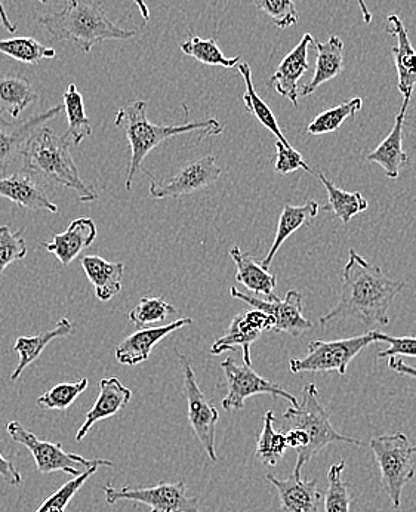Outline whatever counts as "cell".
I'll list each match as a JSON object with an SVG mask.
<instances>
[{"label": "cell", "instance_id": "60d3db41", "mask_svg": "<svg viewBox=\"0 0 416 512\" xmlns=\"http://www.w3.org/2000/svg\"><path fill=\"white\" fill-rule=\"evenodd\" d=\"M23 233V228L12 231L8 225H0V277L9 264L26 258L27 245Z\"/></svg>", "mask_w": 416, "mask_h": 512}, {"label": "cell", "instance_id": "ab89813d", "mask_svg": "<svg viewBox=\"0 0 416 512\" xmlns=\"http://www.w3.org/2000/svg\"><path fill=\"white\" fill-rule=\"evenodd\" d=\"M100 465H94V467L86 468L80 476L73 478V480L67 481L64 486H61L60 489L55 490L51 496H49L46 501H43L40 504V507L36 512H64L66 511L67 505L70 504L77 492H79L80 487L86 483L89 477L92 474L97 473Z\"/></svg>", "mask_w": 416, "mask_h": 512}, {"label": "cell", "instance_id": "ac0fdd59", "mask_svg": "<svg viewBox=\"0 0 416 512\" xmlns=\"http://www.w3.org/2000/svg\"><path fill=\"white\" fill-rule=\"evenodd\" d=\"M388 35L396 39L393 46L394 66L399 77V91L403 98L411 100L416 85V51L399 15H390L385 24Z\"/></svg>", "mask_w": 416, "mask_h": 512}, {"label": "cell", "instance_id": "7dc6e473", "mask_svg": "<svg viewBox=\"0 0 416 512\" xmlns=\"http://www.w3.org/2000/svg\"><path fill=\"white\" fill-rule=\"evenodd\" d=\"M0 23L5 27L6 32L14 33L17 30V26L11 23V20L8 18V14H6L5 8H3L2 0H0Z\"/></svg>", "mask_w": 416, "mask_h": 512}, {"label": "cell", "instance_id": "c3c4849f", "mask_svg": "<svg viewBox=\"0 0 416 512\" xmlns=\"http://www.w3.org/2000/svg\"><path fill=\"white\" fill-rule=\"evenodd\" d=\"M357 3H359L360 12H362L363 21H365L366 24L372 23V12L369 11L368 6H366L365 0H357Z\"/></svg>", "mask_w": 416, "mask_h": 512}, {"label": "cell", "instance_id": "e575fe53", "mask_svg": "<svg viewBox=\"0 0 416 512\" xmlns=\"http://www.w3.org/2000/svg\"><path fill=\"white\" fill-rule=\"evenodd\" d=\"M0 54L8 55L20 63L36 66L40 61L55 58V49L46 48L32 37H12L0 40Z\"/></svg>", "mask_w": 416, "mask_h": 512}, {"label": "cell", "instance_id": "30bf717a", "mask_svg": "<svg viewBox=\"0 0 416 512\" xmlns=\"http://www.w3.org/2000/svg\"><path fill=\"white\" fill-rule=\"evenodd\" d=\"M221 369L224 370L227 381V396L223 400L224 410H240L245 406L246 399L258 394H268V396L282 397L288 400L291 406L298 407L297 397L294 394L283 390L276 382L268 381L263 376L258 375L251 366L245 362L237 363L234 357H227L221 363Z\"/></svg>", "mask_w": 416, "mask_h": 512}, {"label": "cell", "instance_id": "83f0119b", "mask_svg": "<svg viewBox=\"0 0 416 512\" xmlns=\"http://www.w3.org/2000/svg\"><path fill=\"white\" fill-rule=\"evenodd\" d=\"M319 203L307 202L303 206H291L286 205L283 208L282 215L279 218V224H277L276 237H274L273 245H271L270 252L261 261L263 267L268 268L273 262L274 256L277 255L279 249L282 248L283 243L295 233L300 230L303 225L308 224L313 218L319 215Z\"/></svg>", "mask_w": 416, "mask_h": 512}, {"label": "cell", "instance_id": "f35d334b", "mask_svg": "<svg viewBox=\"0 0 416 512\" xmlns=\"http://www.w3.org/2000/svg\"><path fill=\"white\" fill-rule=\"evenodd\" d=\"M88 384V379L83 378L77 382H63V384L54 385L51 390L39 397L38 404L48 410H67L88 388Z\"/></svg>", "mask_w": 416, "mask_h": 512}, {"label": "cell", "instance_id": "4dcf8cb0", "mask_svg": "<svg viewBox=\"0 0 416 512\" xmlns=\"http://www.w3.org/2000/svg\"><path fill=\"white\" fill-rule=\"evenodd\" d=\"M319 180L328 191L329 203L325 206V211L334 212L335 217L344 224H348L356 215L362 214L369 208L368 200L359 191L348 193V191L341 190L331 180H328L323 172H320Z\"/></svg>", "mask_w": 416, "mask_h": 512}, {"label": "cell", "instance_id": "484cf974", "mask_svg": "<svg viewBox=\"0 0 416 512\" xmlns=\"http://www.w3.org/2000/svg\"><path fill=\"white\" fill-rule=\"evenodd\" d=\"M72 333H75V323L64 317L54 329L46 330V332L39 333L36 336H20V338H17L14 351H17L18 356H20V363H18L17 369L12 372L11 381H17L24 369L36 362L40 354L54 339L64 338V336L72 335Z\"/></svg>", "mask_w": 416, "mask_h": 512}, {"label": "cell", "instance_id": "8992f818", "mask_svg": "<svg viewBox=\"0 0 416 512\" xmlns=\"http://www.w3.org/2000/svg\"><path fill=\"white\" fill-rule=\"evenodd\" d=\"M369 446L378 464L382 487L394 510H400L403 489L415 477L416 446H411L403 433L382 434L372 439Z\"/></svg>", "mask_w": 416, "mask_h": 512}, {"label": "cell", "instance_id": "f6af8a7d", "mask_svg": "<svg viewBox=\"0 0 416 512\" xmlns=\"http://www.w3.org/2000/svg\"><path fill=\"white\" fill-rule=\"evenodd\" d=\"M0 477L11 484V486H20L23 483V477H21L20 471L15 468V465L11 461L5 458L0 453Z\"/></svg>", "mask_w": 416, "mask_h": 512}, {"label": "cell", "instance_id": "ffe728a7", "mask_svg": "<svg viewBox=\"0 0 416 512\" xmlns=\"http://www.w3.org/2000/svg\"><path fill=\"white\" fill-rule=\"evenodd\" d=\"M267 480L276 487L279 495V512H320L322 492L319 490L317 480L304 481L292 476L286 480L268 474Z\"/></svg>", "mask_w": 416, "mask_h": 512}, {"label": "cell", "instance_id": "4fadbf2b", "mask_svg": "<svg viewBox=\"0 0 416 512\" xmlns=\"http://www.w3.org/2000/svg\"><path fill=\"white\" fill-rule=\"evenodd\" d=\"M221 174H223V171L217 165L215 156L200 157V159L187 163L177 175L169 178L165 183H157L150 175V178H152L150 196L154 199L189 196V194L197 193V191L217 183Z\"/></svg>", "mask_w": 416, "mask_h": 512}, {"label": "cell", "instance_id": "836d02e7", "mask_svg": "<svg viewBox=\"0 0 416 512\" xmlns=\"http://www.w3.org/2000/svg\"><path fill=\"white\" fill-rule=\"evenodd\" d=\"M274 413L268 410L264 416L263 431L255 449V458L267 467H276L288 449L285 431H276L273 427Z\"/></svg>", "mask_w": 416, "mask_h": 512}, {"label": "cell", "instance_id": "e0dca14e", "mask_svg": "<svg viewBox=\"0 0 416 512\" xmlns=\"http://www.w3.org/2000/svg\"><path fill=\"white\" fill-rule=\"evenodd\" d=\"M193 319L183 317L175 320L166 326L159 328H144L132 333L128 338L123 339L116 348V360L120 365L137 366L140 363L147 362L154 345L159 344L166 336L171 335L175 330L186 328L191 325Z\"/></svg>", "mask_w": 416, "mask_h": 512}, {"label": "cell", "instance_id": "816d5d0a", "mask_svg": "<svg viewBox=\"0 0 416 512\" xmlns=\"http://www.w3.org/2000/svg\"><path fill=\"white\" fill-rule=\"evenodd\" d=\"M39 2L48 3V0H39Z\"/></svg>", "mask_w": 416, "mask_h": 512}, {"label": "cell", "instance_id": "f1b7e54d", "mask_svg": "<svg viewBox=\"0 0 416 512\" xmlns=\"http://www.w3.org/2000/svg\"><path fill=\"white\" fill-rule=\"evenodd\" d=\"M36 100L38 94L33 91L32 83L26 77H0V116L9 114L12 119H18Z\"/></svg>", "mask_w": 416, "mask_h": 512}, {"label": "cell", "instance_id": "7a4b0ae2", "mask_svg": "<svg viewBox=\"0 0 416 512\" xmlns=\"http://www.w3.org/2000/svg\"><path fill=\"white\" fill-rule=\"evenodd\" d=\"M114 125L122 129L131 150V160L126 174V191H131L132 181L143 168L144 159L163 141L193 132H197L202 138L215 137L224 131L223 125L217 119L199 120L177 126L154 125L147 117V101H135L117 111Z\"/></svg>", "mask_w": 416, "mask_h": 512}, {"label": "cell", "instance_id": "cb8c5ba5", "mask_svg": "<svg viewBox=\"0 0 416 512\" xmlns=\"http://www.w3.org/2000/svg\"><path fill=\"white\" fill-rule=\"evenodd\" d=\"M83 271L94 288L95 296L101 302L112 301L122 291V279L125 265L122 262H110L97 255L83 256Z\"/></svg>", "mask_w": 416, "mask_h": 512}, {"label": "cell", "instance_id": "b9f144b4", "mask_svg": "<svg viewBox=\"0 0 416 512\" xmlns=\"http://www.w3.org/2000/svg\"><path fill=\"white\" fill-rule=\"evenodd\" d=\"M255 6L268 15L280 30L294 27L300 20L295 0H255Z\"/></svg>", "mask_w": 416, "mask_h": 512}, {"label": "cell", "instance_id": "2e32d148", "mask_svg": "<svg viewBox=\"0 0 416 512\" xmlns=\"http://www.w3.org/2000/svg\"><path fill=\"white\" fill-rule=\"evenodd\" d=\"M316 42L311 33H305L303 39L297 46L283 58L282 63L277 67L276 73L270 77V85L274 91L282 97L291 100L295 107L298 106V98H300L301 77L310 69L308 64V48Z\"/></svg>", "mask_w": 416, "mask_h": 512}, {"label": "cell", "instance_id": "74e56055", "mask_svg": "<svg viewBox=\"0 0 416 512\" xmlns=\"http://www.w3.org/2000/svg\"><path fill=\"white\" fill-rule=\"evenodd\" d=\"M345 462L332 465L328 473V489L325 493L326 512H350V492L348 483L342 480Z\"/></svg>", "mask_w": 416, "mask_h": 512}, {"label": "cell", "instance_id": "f546056e", "mask_svg": "<svg viewBox=\"0 0 416 512\" xmlns=\"http://www.w3.org/2000/svg\"><path fill=\"white\" fill-rule=\"evenodd\" d=\"M237 70H239L242 79L245 80L246 92L243 94V103H245L246 110H248L252 116L257 117L258 122H260L264 128H267L268 131L277 138V141L283 144H289L283 132L280 131L279 123H277L273 110L268 107V104L265 103L263 98L255 91L254 80H252V72L249 64L240 63L239 66H237Z\"/></svg>", "mask_w": 416, "mask_h": 512}, {"label": "cell", "instance_id": "9c48e42d", "mask_svg": "<svg viewBox=\"0 0 416 512\" xmlns=\"http://www.w3.org/2000/svg\"><path fill=\"white\" fill-rule=\"evenodd\" d=\"M107 504L114 505L119 501L137 502L152 508V512H202L199 510V499L187 493L186 481L177 483H159L153 487L117 489L112 484L104 486Z\"/></svg>", "mask_w": 416, "mask_h": 512}, {"label": "cell", "instance_id": "52a82bcc", "mask_svg": "<svg viewBox=\"0 0 416 512\" xmlns=\"http://www.w3.org/2000/svg\"><path fill=\"white\" fill-rule=\"evenodd\" d=\"M9 437L15 443L23 444L30 450L35 459L36 467L39 473L51 474L61 471V473L70 474L77 477L85 470H79V467L91 468L94 465L100 467H113L112 461L107 459H85L77 453H69L63 449L61 443H51V441L40 440L36 434L30 433L18 421L8 422L6 425Z\"/></svg>", "mask_w": 416, "mask_h": 512}, {"label": "cell", "instance_id": "d6a6232c", "mask_svg": "<svg viewBox=\"0 0 416 512\" xmlns=\"http://www.w3.org/2000/svg\"><path fill=\"white\" fill-rule=\"evenodd\" d=\"M180 49L184 54L189 55L199 63L205 64V66L234 69V67L239 66L240 60H242L240 57H226L214 37H211V39H202L199 36L190 37V39L181 42Z\"/></svg>", "mask_w": 416, "mask_h": 512}, {"label": "cell", "instance_id": "4316f807", "mask_svg": "<svg viewBox=\"0 0 416 512\" xmlns=\"http://www.w3.org/2000/svg\"><path fill=\"white\" fill-rule=\"evenodd\" d=\"M230 256L237 267V282L242 283L251 292L267 296L268 301L276 298L274 289L277 286V279L268 271V268L258 264L251 254L240 251L239 246L231 248Z\"/></svg>", "mask_w": 416, "mask_h": 512}, {"label": "cell", "instance_id": "5b68a950", "mask_svg": "<svg viewBox=\"0 0 416 512\" xmlns=\"http://www.w3.org/2000/svg\"><path fill=\"white\" fill-rule=\"evenodd\" d=\"M283 419L288 422L289 428H298L308 437V446L303 452L297 453V464L294 468V476L301 478V470L311 461L320 450L325 449L331 443H347L362 447L363 441L354 437L344 436L332 427L328 410L322 406L319 400V391L314 384L307 385L303 391V400L298 407H289L283 413Z\"/></svg>", "mask_w": 416, "mask_h": 512}, {"label": "cell", "instance_id": "d4e9b609", "mask_svg": "<svg viewBox=\"0 0 416 512\" xmlns=\"http://www.w3.org/2000/svg\"><path fill=\"white\" fill-rule=\"evenodd\" d=\"M317 49L316 70L313 79L300 89V97H308L319 86L340 76L344 70V43L340 37L332 35L326 42H314Z\"/></svg>", "mask_w": 416, "mask_h": 512}, {"label": "cell", "instance_id": "603a6c76", "mask_svg": "<svg viewBox=\"0 0 416 512\" xmlns=\"http://www.w3.org/2000/svg\"><path fill=\"white\" fill-rule=\"evenodd\" d=\"M0 196L30 211H48L57 214L58 206L49 200L45 191L27 172H17L11 177L0 178Z\"/></svg>", "mask_w": 416, "mask_h": 512}, {"label": "cell", "instance_id": "1f68e13d", "mask_svg": "<svg viewBox=\"0 0 416 512\" xmlns=\"http://www.w3.org/2000/svg\"><path fill=\"white\" fill-rule=\"evenodd\" d=\"M64 110H66L69 129L66 135L75 146H79L85 138L91 137V120L86 116L85 103H83L82 94L77 91L76 85L67 86L63 95Z\"/></svg>", "mask_w": 416, "mask_h": 512}, {"label": "cell", "instance_id": "ba28073f", "mask_svg": "<svg viewBox=\"0 0 416 512\" xmlns=\"http://www.w3.org/2000/svg\"><path fill=\"white\" fill-rule=\"evenodd\" d=\"M372 332L354 338L338 339V341H313L308 344V354L304 359H292L289 369L292 373L335 372L340 375L347 373L348 365L365 350L374 344Z\"/></svg>", "mask_w": 416, "mask_h": 512}, {"label": "cell", "instance_id": "6da1fadb", "mask_svg": "<svg viewBox=\"0 0 416 512\" xmlns=\"http://www.w3.org/2000/svg\"><path fill=\"white\" fill-rule=\"evenodd\" d=\"M405 286V282L390 279L381 267L350 249V258L342 271L340 301L320 317L319 323L328 326L338 320L353 319L368 328L390 325L388 310Z\"/></svg>", "mask_w": 416, "mask_h": 512}, {"label": "cell", "instance_id": "d6986e66", "mask_svg": "<svg viewBox=\"0 0 416 512\" xmlns=\"http://www.w3.org/2000/svg\"><path fill=\"white\" fill-rule=\"evenodd\" d=\"M97 239V225L91 218H77L64 233L55 234L51 242H43L42 248L57 256L58 261L67 267L80 255L91 248Z\"/></svg>", "mask_w": 416, "mask_h": 512}, {"label": "cell", "instance_id": "f907efd6", "mask_svg": "<svg viewBox=\"0 0 416 512\" xmlns=\"http://www.w3.org/2000/svg\"><path fill=\"white\" fill-rule=\"evenodd\" d=\"M77 2H79V0H66V3H69V5H76Z\"/></svg>", "mask_w": 416, "mask_h": 512}, {"label": "cell", "instance_id": "5bb4252c", "mask_svg": "<svg viewBox=\"0 0 416 512\" xmlns=\"http://www.w3.org/2000/svg\"><path fill=\"white\" fill-rule=\"evenodd\" d=\"M274 329V319L270 314L263 313L260 310L246 311V313L237 314L231 320L230 328L226 335L218 339L212 345L211 353L214 356L224 353V351H233L236 348H242V360L246 365L251 366V348L255 341H258L261 335L267 330Z\"/></svg>", "mask_w": 416, "mask_h": 512}, {"label": "cell", "instance_id": "7bdbcfd3", "mask_svg": "<svg viewBox=\"0 0 416 512\" xmlns=\"http://www.w3.org/2000/svg\"><path fill=\"white\" fill-rule=\"evenodd\" d=\"M377 342H388V350L379 351L378 359H391V357H416V338L411 336H390L387 333L371 330Z\"/></svg>", "mask_w": 416, "mask_h": 512}, {"label": "cell", "instance_id": "7c38bea8", "mask_svg": "<svg viewBox=\"0 0 416 512\" xmlns=\"http://www.w3.org/2000/svg\"><path fill=\"white\" fill-rule=\"evenodd\" d=\"M230 293L233 298L245 301L255 310L270 314L274 319V332L300 336L301 333L313 329V323L304 317L303 295L300 292L289 291L286 293L285 299H279L276 296L270 301L246 295V293L237 291L236 288H231Z\"/></svg>", "mask_w": 416, "mask_h": 512}, {"label": "cell", "instance_id": "8d00e7d4", "mask_svg": "<svg viewBox=\"0 0 416 512\" xmlns=\"http://www.w3.org/2000/svg\"><path fill=\"white\" fill-rule=\"evenodd\" d=\"M177 313V308L163 298H143L140 304L129 311L128 319L135 328L144 329L156 323H162L169 314Z\"/></svg>", "mask_w": 416, "mask_h": 512}, {"label": "cell", "instance_id": "3957f363", "mask_svg": "<svg viewBox=\"0 0 416 512\" xmlns=\"http://www.w3.org/2000/svg\"><path fill=\"white\" fill-rule=\"evenodd\" d=\"M70 138L58 135L54 129L42 126L33 132L24 146L23 171L39 175L42 180L55 185H63L79 194L80 202H94L97 193L92 191L79 175L75 160L70 153Z\"/></svg>", "mask_w": 416, "mask_h": 512}, {"label": "cell", "instance_id": "9a60e30c", "mask_svg": "<svg viewBox=\"0 0 416 512\" xmlns=\"http://www.w3.org/2000/svg\"><path fill=\"white\" fill-rule=\"evenodd\" d=\"M63 110L64 106H55L45 113L35 114L29 119L18 120V122H9L5 117L0 116V172L2 174L8 171L9 165L18 157L23 156L24 146L33 132L45 126Z\"/></svg>", "mask_w": 416, "mask_h": 512}, {"label": "cell", "instance_id": "d590c367", "mask_svg": "<svg viewBox=\"0 0 416 512\" xmlns=\"http://www.w3.org/2000/svg\"><path fill=\"white\" fill-rule=\"evenodd\" d=\"M362 106V98L357 97L353 98V100L338 104L334 109L323 111V113L316 116V119L307 126V134L319 137V135L331 134V132L338 131L342 123H344L348 117H353L354 114L362 110Z\"/></svg>", "mask_w": 416, "mask_h": 512}, {"label": "cell", "instance_id": "8fae6325", "mask_svg": "<svg viewBox=\"0 0 416 512\" xmlns=\"http://www.w3.org/2000/svg\"><path fill=\"white\" fill-rule=\"evenodd\" d=\"M178 359L183 365L184 393H186L187 407H189V421L194 434L205 449L206 455L212 462L218 461L217 449H215V433L217 422L220 419L217 407L206 399L203 391L197 384L196 373L191 367L189 359L183 353L177 351Z\"/></svg>", "mask_w": 416, "mask_h": 512}, {"label": "cell", "instance_id": "44dd1931", "mask_svg": "<svg viewBox=\"0 0 416 512\" xmlns=\"http://www.w3.org/2000/svg\"><path fill=\"white\" fill-rule=\"evenodd\" d=\"M131 399L132 391L125 387L119 378L112 376V378L101 379L100 396H98L97 402L91 407V410L86 413L85 421L77 431L76 441L85 439L86 434L97 422L112 418L126 404L131 402Z\"/></svg>", "mask_w": 416, "mask_h": 512}, {"label": "cell", "instance_id": "681fc988", "mask_svg": "<svg viewBox=\"0 0 416 512\" xmlns=\"http://www.w3.org/2000/svg\"><path fill=\"white\" fill-rule=\"evenodd\" d=\"M135 5L138 6V9H140L141 17H143V20L149 21L150 20V9L149 6H147V3L144 2V0H134Z\"/></svg>", "mask_w": 416, "mask_h": 512}, {"label": "cell", "instance_id": "7402d4cb", "mask_svg": "<svg viewBox=\"0 0 416 512\" xmlns=\"http://www.w3.org/2000/svg\"><path fill=\"white\" fill-rule=\"evenodd\" d=\"M409 103L411 100L403 98L402 109L397 114L390 134L372 153L368 154V162L378 163L391 180H397L400 169L405 168L409 163V156L403 150V128H405V116Z\"/></svg>", "mask_w": 416, "mask_h": 512}, {"label": "cell", "instance_id": "bcb514c9", "mask_svg": "<svg viewBox=\"0 0 416 512\" xmlns=\"http://www.w3.org/2000/svg\"><path fill=\"white\" fill-rule=\"evenodd\" d=\"M388 367H390L391 370H394V372L399 373V375L409 376V378L416 379V367L405 365L402 359L391 357L390 362H388Z\"/></svg>", "mask_w": 416, "mask_h": 512}, {"label": "cell", "instance_id": "ee69618b", "mask_svg": "<svg viewBox=\"0 0 416 512\" xmlns=\"http://www.w3.org/2000/svg\"><path fill=\"white\" fill-rule=\"evenodd\" d=\"M274 169L277 174L288 175L292 172L304 169L305 172H310V166L305 162L303 154L298 153L291 144H283L276 141V160H274Z\"/></svg>", "mask_w": 416, "mask_h": 512}, {"label": "cell", "instance_id": "277c9868", "mask_svg": "<svg viewBox=\"0 0 416 512\" xmlns=\"http://www.w3.org/2000/svg\"><path fill=\"white\" fill-rule=\"evenodd\" d=\"M39 24L55 40L75 43L85 54L98 43L128 40L137 33L114 24L97 0H79L76 5L66 3L63 11L39 17Z\"/></svg>", "mask_w": 416, "mask_h": 512}]
</instances>
